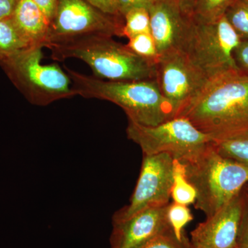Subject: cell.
I'll return each instance as SVG.
<instances>
[{
	"label": "cell",
	"mask_w": 248,
	"mask_h": 248,
	"mask_svg": "<svg viewBox=\"0 0 248 248\" xmlns=\"http://www.w3.org/2000/svg\"><path fill=\"white\" fill-rule=\"evenodd\" d=\"M211 138L224 140L248 129V75L239 69L210 78L178 114Z\"/></svg>",
	"instance_id": "1"
},
{
	"label": "cell",
	"mask_w": 248,
	"mask_h": 248,
	"mask_svg": "<svg viewBox=\"0 0 248 248\" xmlns=\"http://www.w3.org/2000/svg\"><path fill=\"white\" fill-rule=\"evenodd\" d=\"M77 95L113 103L123 109L128 120L155 126L176 117L172 104L164 97L156 79L108 81L65 67Z\"/></svg>",
	"instance_id": "2"
},
{
	"label": "cell",
	"mask_w": 248,
	"mask_h": 248,
	"mask_svg": "<svg viewBox=\"0 0 248 248\" xmlns=\"http://www.w3.org/2000/svg\"><path fill=\"white\" fill-rule=\"evenodd\" d=\"M49 49L54 60L76 58L85 62L99 79L140 81L156 78V65L140 58L110 36H84L54 44Z\"/></svg>",
	"instance_id": "3"
},
{
	"label": "cell",
	"mask_w": 248,
	"mask_h": 248,
	"mask_svg": "<svg viewBox=\"0 0 248 248\" xmlns=\"http://www.w3.org/2000/svg\"><path fill=\"white\" fill-rule=\"evenodd\" d=\"M182 162L197 192L195 208L205 213L206 218L219 211L248 183V166L221 156L212 141Z\"/></svg>",
	"instance_id": "4"
},
{
	"label": "cell",
	"mask_w": 248,
	"mask_h": 248,
	"mask_svg": "<svg viewBox=\"0 0 248 248\" xmlns=\"http://www.w3.org/2000/svg\"><path fill=\"white\" fill-rule=\"evenodd\" d=\"M42 48L31 47L0 64L32 105L46 107L77 95L71 78L57 63L44 64Z\"/></svg>",
	"instance_id": "5"
},
{
	"label": "cell",
	"mask_w": 248,
	"mask_h": 248,
	"mask_svg": "<svg viewBox=\"0 0 248 248\" xmlns=\"http://www.w3.org/2000/svg\"><path fill=\"white\" fill-rule=\"evenodd\" d=\"M241 40L225 16L210 23L190 17L181 50L210 79L223 72L239 69L234 53Z\"/></svg>",
	"instance_id": "6"
},
{
	"label": "cell",
	"mask_w": 248,
	"mask_h": 248,
	"mask_svg": "<svg viewBox=\"0 0 248 248\" xmlns=\"http://www.w3.org/2000/svg\"><path fill=\"white\" fill-rule=\"evenodd\" d=\"M126 134L129 140L140 146L143 155L166 153L181 161L190 159L213 141L184 117H175L155 126L128 120Z\"/></svg>",
	"instance_id": "7"
},
{
	"label": "cell",
	"mask_w": 248,
	"mask_h": 248,
	"mask_svg": "<svg viewBox=\"0 0 248 248\" xmlns=\"http://www.w3.org/2000/svg\"><path fill=\"white\" fill-rule=\"evenodd\" d=\"M120 17L104 14L86 0H58L48 48L54 44L84 36L124 37V23Z\"/></svg>",
	"instance_id": "8"
},
{
	"label": "cell",
	"mask_w": 248,
	"mask_h": 248,
	"mask_svg": "<svg viewBox=\"0 0 248 248\" xmlns=\"http://www.w3.org/2000/svg\"><path fill=\"white\" fill-rule=\"evenodd\" d=\"M173 183V159L166 153L143 155L141 172L130 203L114 215L121 221L144 209L170 204Z\"/></svg>",
	"instance_id": "9"
},
{
	"label": "cell",
	"mask_w": 248,
	"mask_h": 248,
	"mask_svg": "<svg viewBox=\"0 0 248 248\" xmlns=\"http://www.w3.org/2000/svg\"><path fill=\"white\" fill-rule=\"evenodd\" d=\"M155 79L163 95L174 108L176 117L209 79L182 50L160 56Z\"/></svg>",
	"instance_id": "10"
},
{
	"label": "cell",
	"mask_w": 248,
	"mask_h": 248,
	"mask_svg": "<svg viewBox=\"0 0 248 248\" xmlns=\"http://www.w3.org/2000/svg\"><path fill=\"white\" fill-rule=\"evenodd\" d=\"M248 192L246 186L227 205L191 232L194 248H236Z\"/></svg>",
	"instance_id": "11"
},
{
	"label": "cell",
	"mask_w": 248,
	"mask_h": 248,
	"mask_svg": "<svg viewBox=\"0 0 248 248\" xmlns=\"http://www.w3.org/2000/svg\"><path fill=\"white\" fill-rule=\"evenodd\" d=\"M169 204L148 208L121 221H112L110 248H140L172 230L168 218Z\"/></svg>",
	"instance_id": "12"
},
{
	"label": "cell",
	"mask_w": 248,
	"mask_h": 248,
	"mask_svg": "<svg viewBox=\"0 0 248 248\" xmlns=\"http://www.w3.org/2000/svg\"><path fill=\"white\" fill-rule=\"evenodd\" d=\"M148 11L151 33L159 57L172 50H181L190 17L183 14L176 0H156Z\"/></svg>",
	"instance_id": "13"
},
{
	"label": "cell",
	"mask_w": 248,
	"mask_h": 248,
	"mask_svg": "<svg viewBox=\"0 0 248 248\" xmlns=\"http://www.w3.org/2000/svg\"><path fill=\"white\" fill-rule=\"evenodd\" d=\"M11 17L31 46L48 48L50 24L32 0H19Z\"/></svg>",
	"instance_id": "14"
},
{
	"label": "cell",
	"mask_w": 248,
	"mask_h": 248,
	"mask_svg": "<svg viewBox=\"0 0 248 248\" xmlns=\"http://www.w3.org/2000/svg\"><path fill=\"white\" fill-rule=\"evenodd\" d=\"M31 47L12 17L0 19V64Z\"/></svg>",
	"instance_id": "15"
},
{
	"label": "cell",
	"mask_w": 248,
	"mask_h": 248,
	"mask_svg": "<svg viewBox=\"0 0 248 248\" xmlns=\"http://www.w3.org/2000/svg\"><path fill=\"white\" fill-rule=\"evenodd\" d=\"M212 144L221 156L248 167V129Z\"/></svg>",
	"instance_id": "16"
},
{
	"label": "cell",
	"mask_w": 248,
	"mask_h": 248,
	"mask_svg": "<svg viewBox=\"0 0 248 248\" xmlns=\"http://www.w3.org/2000/svg\"><path fill=\"white\" fill-rule=\"evenodd\" d=\"M171 197L174 202L186 205L195 203L197 198L195 187L187 179L185 164L178 159H173Z\"/></svg>",
	"instance_id": "17"
},
{
	"label": "cell",
	"mask_w": 248,
	"mask_h": 248,
	"mask_svg": "<svg viewBox=\"0 0 248 248\" xmlns=\"http://www.w3.org/2000/svg\"><path fill=\"white\" fill-rule=\"evenodd\" d=\"M236 0H195L191 17L202 22H213L226 14Z\"/></svg>",
	"instance_id": "18"
},
{
	"label": "cell",
	"mask_w": 248,
	"mask_h": 248,
	"mask_svg": "<svg viewBox=\"0 0 248 248\" xmlns=\"http://www.w3.org/2000/svg\"><path fill=\"white\" fill-rule=\"evenodd\" d=\"M124 17V37L129 39L140 34L151 33V18L148 9H132Z\"/></svg>",
	"instance_id": "19"
},
{
	"label": "cell",
	"mask_w": 248,
	"mask_h": 248,
	"mask_svg": "<svg viewBox=\"0 0 248 248\" xmlns=\"http://www.w3.org/2000/svg\"><path fill=\"white\" fill-rule=\"evenodd\" d=\"M125 45L139 57L156 66L160 57L151 33L134 36L128 39V44Z\"/></svg>",
	"instance_id": "20"
},
{
	"label": "cell",
	"mask_w": 248,
	"mask_h": 248,
	"mask_svg": "<svg viewBox=\"0 0 248 248\" xmlns=\"http://www.w3.org/2000/svg\"><path fill=\"white\" fill-rule=\"evenodd\" d=\"M168 218L174 234L178 239H185L184 228L193 220V216L187 205L173 202L169 204Z\"/></svg>",
	"instance_id": "21"
},
{
	"label": "cell",
	"mask_w": 248,
	"mask_h": 248,
	"mask_svg": "<svg viewBox=\"0 0 248 248\" xmlns=\"http://www.w3.org/2000/svg\"><path fill=\"white\" fill-rule=\"evenodd\" d=\"M225 16L242 40H248V3L236 0Z\"/></svg>",
	"instance_id": "22"
},
{
	"label": "cell",
	"mask_w": 248,
	"mask_h": 248,
	"mask_svg": "<svg viewBox=\"0 0 248 248\" xmlns=\"http://www.w3.org/2000/svg\"><path fill=\"white\" fill-rule=\"evenodd\" d=\"M140 248H194L190 241L187 237L179 240L174 234L172 230L148 242Z\"/></svg>",
	"instance_id": "23"
},
{
	"label": "cell",
	"mask_w": 248,
	"mask_h": 248,
	"mask_svg": "<svg viewBox=\"0 0 248 248\" xmlns=\"http://www.w3.org/2000/svg\"><path fill=\"white\" fill-rule=\"evenodd\" d=\"M156 0H115L117 10L122 17L134 9L145 8L149 9Z\"/></svg>",
	"instance_id": "24"
},
{
	"label": "cell",
	"mask_w": 248,
	"mask_h": 248,
	"mask_svg": "<svg viewBox=\"0 0 248 248\" xmlns=\"http://www.w3.org/2000/svg\"><path fill=\"white\" fill-rule=\"evenodd\" d=\"M234 58L240 71L248 75V40H242L236 48Z\"/></svg>",
	"instance_id": "25"
},
{
	"label": "cell",
	"mask_w": 248,
	"mask_h": 248,
	"mask_svg": "<svg viewBox=\"0 0 248 248\" xmlns=\"http://www.w3.org/2000/svg\"><path fill=\"white\" fill-rule=\"evenodd\" d=\"M90 4L104 14L116 17H122L117 10L115 0H86Z\"/></svg>",
	"instance_id": "26"
},
{
	"label": "cell",
	"mask_w": 248,
	"mask_h": 248,
	"mask_svg": "<svg viewBox=\"0 0 248 248\" xmlns=\"http://www.w3.org/2000/svg\"><path fill=\"white\" fill-rule=\"evenodd\" d=\"M45 14L51 26L56 14L58 0H32Z\"/></svg>",
	"instance_id": "27"
},
{
	"label": "cell",
	"mask_w": 248,
	"mask_h": 248,
	"mask_svg": "<svg viewBox=\"0 0 248 248\" xmlns=\"http://www.w3.org/2000/svg\"><path fill=\"white\" fill-rule=\"evenodd\" d=\"M19 0H0V19L11 17Z\"/></svg>",
	"instance_id": "28"
},
{
	"label": "cell",
	"mask_w": 248,
	"mask_h": 248,
	"mask_svg": "<svg viewBox=\"0 0 248 248\" xmlns=\"http://www.w3.org/2000/svg\"><path fill=\"white\" fill-rule=\"evenodd\" d=\"M246 188H247V187H246ZM239 245H241V246H244V247L248 248V197L246 211H245L242 224H241V231H240Z\"/></svg>",
	"instance_id": "29"
},
{
	"label": "cell",
	"mask_w": 248,
	"mask_h": 248,
	"mask_svg": "<svg viewBox=\"0 0 248 248\" xmlns=\"http://www.w3.org/2000/svg\"><path fill=\"white\" fill-rule=\"evenodd\" d=\"M176 1L179 4V7L182 10L183 14L187 16V17H191L195 0H176Z\"/></svg>",
	"instance_id": "30"
},
{
	"label": "cell",
	"mask_w": 248,
	"mask_h": 248,
	"mask_svg": "<svg viewBox=\"0 0 248 248\" xmlns=\"http://www.w3.org/2000/svg\"><path fill=\"white\" fill-rule=\"evenodd\" d=\"M236 248H247L244 247V246H241V245H239V246H238V247Z\"/></svg>",
	"instance_id": "31"
},
{
	"label": "cell",
	"mask_w": 248,
	"mask_h": 248,
	"mask_svg": "<svg viewBox=\"0 0 248 248\" xmlns=\"http://www.w3.org/2000/svg\"><path fill=\"white\" fill-rule=\"evenodd\" d=\"M246 187H247L248 190V183L247 184H246Z\"/></svg>",
	"instance_id": "32"
},
{
	"label": "cell",
	"mask_w": 248,
	"mask_h": 248,
	"mask_svg": "<svg viewBox=\"0 0 248 248\" xmlns=\"http://www.w3.org/2000/svg\"><path fill=\"white\" fill-rule=\"evenodd\" d=\"M244 1H246V2H248V0H244Z\"/></svg>",
	"instance_id": "33"
}]
</instances>
